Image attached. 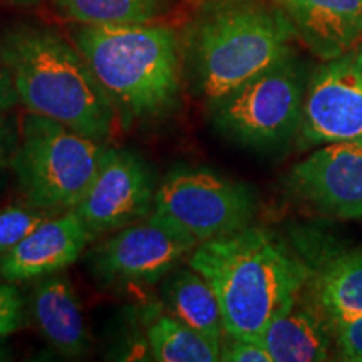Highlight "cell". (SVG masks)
Here are the masks:
<instances>
[{
	"label": "cell",
	"instance_id": "obj_1",
	"mask_svg": "<svg viewBox=\"0 0 362 362\" xmlns=\"http://www.w3.org/2000/svg\"><path fill=\"white\" fill-rule=\"evenodd\" d=\"M188 265L214 288L225 336L255 342L314 275L277 235L255 226L198 243Z\"/></svg>",
	"mask_w": 362,
	"mask_h": 362
},
{
	"label": "cell",
	"instance_id": "obj_2",
	"mask_svg": "<svg viewBox=\"0 0 362 362\" xmlns=\"http://www.w3.org/2000/svg\"><path fill=\"white\" fill-rule=\"evenodd\" d=\"M0 57L27 111L98 141L110 138L117 112L78 47L52 29L19 25L2 35Z\"/></svg>",
	"mask_w": 362,
	"mask_h": 362
},
{
	"label": "cell",
	"instance_id": "obj_3",
	"mask_svg": "<svg viewBox=\"0 0 362 362\" xmlns=\"http://www.w3.org/2000/svg\"><path fill=\"white\" fill-rule=\"evenodd\" d=\"M126 124L168 116L180 104L181 59L175 30L151 24H81L72 29Z\"/></svg>",
	"mask_w": 362,
	"mask_h": 362
},
{
	"label": "cell",
	"instance_id": "obj_4",
	"mask_svg": "<svg viewBox=\"0 0 362 362\" xmlns=\"http://www.w3.org/2000/svg\"><path fill=\"white\" fill-rule=\"evenodd\" d=\"M297 37L287 12L265 0H226L198 19L192 67L208 104L226 96L292 54Z\"/></svg>",
	"mask_w": 362,
	"mask_h": 362
},
{
	"label": "cell",
	"instance_id": "obj_5",
	"mask_svg": "<svg viewBox=\"0 0 362 362\" xmlns=\"http://www.w3.org/2000/svg\"><path fill=\"white\" fill-rule=\"evenodd\" d=\"M107 146L56 119L29 112L12 173L25 202L57 211L72 210L96 176Z\"/></svg>",
	"mask_w": 362,
	"mask_h": 362
},
{
	"label": "cell",
	"instance_id": "obj_6",
	"mask_svg": "<svg viewBox=\"0 0 362 362\" xmlns=\"http://www.w3.org/2000/svg\"><path fill=\"white\" fill-rule=\"evenodd\" d=\"M305 89L304 66L292 52L210 103V119L221 136L240 146L277 149L300 129Z\"/></svg>",
	"mask_w": 362,
	"mask_h": 362
},
{
	"label": "cell",
	"instance_id": "obj_7",
	"mask_svg": "<svg viewBox=\"0 0 362 362\" xmlns=\"http://www.w3.org/2000/svg\"><path fill=\"white\" fill-rule=\"evenodd\" d=\"M153 210L203 243L250 226L257 194L215 171L180 166L160 181Z\"/></svg>",
	"mask_w": 362,
	"mask_h": 362
},
{
	"label": "cell",
	"instance_id": "obj_8",
	"mask_svg": "<svg viewBox=\"0 0 362 362\" xmlns=\"http://www.w3.org/2000/svg\"><path fill=\"white\" fill-rule=\"evenodd\" d=\"M197 245V240L153 210L99 243L88 262L101 285L149 287L161 282Z\"/></svg>",
	"mask_w": 362,
	"mask_h": 362
},
{
	"label": "cell",
	"instance_id": "obj_9",
	"mask_svg": "<svg viewBox=\"0 0 362 362\" xmlns=\"http://www.w3.org/2000/svg\"><path fill=\"white\" fill-rule=\"evenodd\" d=\"M300 146L362 144V42L325 61L307 83Z\"/></svg>",
	"mask_w": 362,
	"mask_h": 362
},
{
	"label": "cell",
	"instance_id": "obj_10",
	"mask_svg": "<svg viewBox=\"0 0 362 362\" xmlns=\"http://www.w3.org/2000/svg\"><path fill=\"white\" fill-rule=\"evenodd\" d=\"M156 188L151 166L138 153L107 146L96 176L72 210L96 238L146 218L155 208Z\"/></svg>",
	"mask_w": 362,
	"mask_h": 362
},
{
	"label": "cell",
	"instance_id": "obj_11",
	"mask_svg": "<svg viewBox=\"0 0 362 362\" xmlns=\"http://www.w3.org/2000/svg\"><path fill=\"white\" fill-rule=\"evenodd\" d=\"M293 197L325 215L362 218V144H324L285 178Z\"/></svg>",
	"mask_w": 362,
	"mask_h": 362
},
{
	"label": "cell",
	"instance_id": "obj_12",
	"mask_svg": "<svg viewBox=\"0 0 362 362\" xmlns=\"http://www.w3.org/2000/svg\"><path fill=\"white\" fill-rule=\"evenodd\" d=\"M93 238L78 211L59 214L0 255V279L17 284L59 274L81 259Z\"/></svg>",
	"mask_w": 362,
	"mask_h": 362
},
{
	"label": "cell",
	"instance_id": "obj_13",
	"mask_svg": "<svg viewBox=\"0 0 362 362\" xmlns=\"http://www.w3.org/2000/svg\"><path fill=\"white\" fill-rule=\"evenodd\" d=\"M297 37L322 61L362 42V0H279Z\"/></svg>",
	"mask_w": 362,
	"mask_h": 362
},
{
	"label": "cell",
	"instance_id": "obj_14",
	"mask_svg": "<svg viewBox=\"0 0 362 362\" xmlns=\"http://www.w3.org/2000/svg\"><path fill=\"white\" fill-rule=\"evenodd\" d=\"M304 291L270 320L259 337L272 362H314L330 357L332 322L314 296H307Z\"/></svg>",
	"mask_w": 362,
	"mask_h": 362
},
{
	"label": "cell",
	"instance_id": "obj_15",
	"mask_svg": "<svg viewBox=\"0 0 362 362\" xmlns=\"http://www.w3.org/2000/svg\"><path fill=\"white\" fill-rule=\"evenodd\" d=\"M35 324L45 341L66 357H81L89 351V334L81 302L64 275L39 280L33 298Z\"/></svg>",
	"mask_w": 362,
	"mask_h": 362
},
{
	"label": "cell",
	"instance_id": "obj_16",
	"mask_svg": "<svg viewBox=\"0 0 362 362\" xmlns=\"http://www.w3.org/2000/svg\"><path fill=\"white\" fill-rule=\"evenodd\" d=\"M161 296L171 315L221 344L225 327L218 298L202 274L189 265L188 269L176 267L163 279Z\"/></svg>",
	"mask_w": 362,
	"mask_h": 362
},
{
	"label": "cell",
	"instance_id": "obj_17",
	"mask_svg": "<svg viewBox=\"0 0 362 362\" xmlns=\"http://www.w3.org/2000/svg\"><path fill=\"white\" fill-rule=\"evenodd\" d=\"M310 288L330 322L362 314V248L329 262L312 275Z\"/></svg>",
	"mask_w": 362,
	"mask_h": 362
},
{
	"label": "cell",
	"instance_id": "obj_18",
	"mask_svg": "<svg viewBox=\"0 0 362 362\" xmlns=\"http://www.w3.org/2000/svg\"><path fill=\"white\" fill-rule=\"evenodd\" d=\"M148 349L158 362H215L220 361L221 344L211 341L176 319L161 315L148 327Z\"/></svg>",
	"mask_w": 362,
	"mask_h": 362
},
{
	"label": "cell",
	"instance_id": "obj_19",
	"mask_svg": "<svg viewBox=\"0 0 362 362\" xmlns=\"http://www.w3.org/2000/svg\"><path fill=\"white\" fill-rule=\"evenodd\" d=\"M57 11L79 24H148L170 0H52Z\"/></svg>",
	"mask_w": 362,
	"mask_h": 362
},
{
	"label": "cell",
	"instance_id": "obj_20",
	"mask_svg": "<svg viewBox=\"0 0 362 362\" xmlns=\"http://www.w3.org/2000/svg\"><path fill=\"white\" fill-rule=\"evenodd\" d=\"M59 214L62 211L35 206L29 202L2 208L0 210V255L19 245L39 225Z\"/></svg>",
	"mask_w": 362,
	"mask_h": 362
},
{
	"label": "cell",
	"instance_id": "obj_21",
	"mask_svg": "<svg viewBox=\"0 0 362 362\" xmlns=\"http://www.w3.org/2000/svg\"><path fill=\"white\" fill-rule=\"evenodd\" d=\"M332 329L341 359L362 362V314L332 320Z\"/></svg>",
	"mask_w": 362,
	"mask_h": 362
},
{
	"label": "cell",
	"instance_id": "obj_22",
	"mask_svg": "<svg viewBox=\"0 0 362 362\" xmlns=\"http://www.w3.org/2000/svg\"><path fill=\"white\" fill-rule=\"evenodd\" d=\"M22 296L12 282H0V339L16 332L22 324Z\"/></svg>",
	"mask_w": 362,
	"mask_h": 362
},
{
	"label": "cell",
	"instance_id": "obj_23",
	"mask_svg": "<svg viewBox=\"0 0 362 362\" xmlns=\"http://www.w3.org/2000/svg\"><path fill=\"white\" fill-rule=\"evenodd\" d=\"M220 361L226 362H272V357L262 344L247 339L223 337Z\"/></svg>",
	"mask_w": 362,
	"mask_h": 362
},
{
	"label": "cell",
	"instance_id": "obj_24",
	"mask_svg": "<svg viewBox=\"0 0 362 362\" xmlns=\"http://www.w3.org/2000/svg\"><path fill=\"white\" fill-rule=\"evenodd\" d=\"M21 141V131L16 121L6 115H0V187L6 181L8 171H12L13 158Z\"/></svg>",
	"mask_w": 362,
	"mask_h": 362
},
{
	"label": "cell",
	"instance_id": "obj_25",
	"mask_svg": "<svg viewBox=\"0 0 362 362\" xmlns=\"http://www.w3.org/2000/svg\"><path fill=\"white\" fill-rule=\"evenodd\" d=\"M17 103H19V96H17L11 71L0 57V115H7Z\"/></svg>",
	"mask_w": 362,
	"mask_h": 362
},
{
	"label": "cell",
	"instance_id": "obj_26",
	"mask_svg": "<svg viewBox=\"0 0 362 362\" xmlns=\"http://www.w3.org/2000/svg\"><path fill=\"white\" fill-rule=\"evenodd\" d=\"M11 347L6 344V339H0V362L2 361H11L12 359Z\"/></svg>",
	"mask_w": 362,
	"mask_h": 362
},
{
	"label": "cell",
	"instance_id": "obj_27",
	"mask_svg": "<svg viewBox=\"0 0 362 362\" xmlns=\"http://www.w3.org/2000/svg\"><path fill=\"white\" fill-rule=\"evenodd\" d=\"M0 2L13 4V6H35L40 0H0Z\"/></svg>",
	"mask_w": 362,
	"mask_h": 362
}]
</instances>
